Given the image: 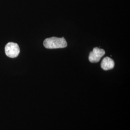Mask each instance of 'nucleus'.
<instances>
[{"label":"nucleus","instance_id":"nucleus-2","mask_svg":"<svg viewBox=\"0 0 130 130\" xmlns=\"http://www.w3.org/2000/svg\"><path fill=\"white\" fill-rule=\"evenodd\" d=\"M6 55L11 58H15L19 56L20 49L18 44L14 42H9L5 47Z\"/></svg>","mask_w":130,"mask_h":130},{"label":"nucleus","instance_id":"nucleus-3","mask_svg":"<svg viewBox=\"0 0 130 130\" xmlns=\"http://www.w3.org/2000/svg\"><path fill=\"white\" fill-rule=\"evenodd\" d=\"M105 54L104 49L98 47H95L91 52L89 56V60L91 63H97L99 62L103 56Z\"/></svg>","mask_w":130,"mask_h":130},{"label":"nucleus","instance_id":"nucleus-1","mask_svg":"<svg viewBox=\"0 0 130 130\" xmlns=\"http://www.w3.org/2000/svg\"><path fill=\"white\" fill-rule=\"evenodd\" d=\"M43 45L47 49L63 48L67 46V42L64 37H52L46 39L43 42Z\"/></svg>","mask_w":130,"mask_h":130},{"label":"nucleus","instance_id":"nucleus-4","mask_svg":"<svg viewBox=\"0 0 130 130\" xmlns=\"http://www.w3.org/2000/svg\"><path fill=\"white\" fill-rule=\"evenodd\" d=\"M115 65L114 61L109 57H106L103 59L101 64V67L103 70H111Z\"/></svg>","mask_w":130,"mask_h":130}]
</instances>
